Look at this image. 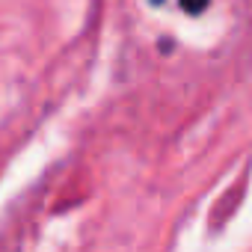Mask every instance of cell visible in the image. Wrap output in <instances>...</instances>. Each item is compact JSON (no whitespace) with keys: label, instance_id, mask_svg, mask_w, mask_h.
Instances as JSON below:
<instances>
[{"label":"cell","instance_id":"cell-1","mask_svg":"<svg viewBox=\"0 0 252 252\" xmlns=\"http://www.w3.org/2000/svg\"><path fill=\"white\" fill-rule=\"evenodd\" d=\"M155 3H160V0H155ZM181 3V9L187 12V15H199L205 6H208V0H178Z\"/></svg>","mask_w":252,"mask_h":252}]
</instances>
